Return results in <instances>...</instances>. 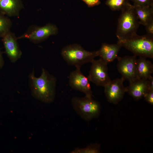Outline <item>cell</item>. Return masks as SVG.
I'll use <instances>...</instances> for the list:
<instances>
[{"instance_id":"obj_1","label":"cell","mask_w":153,"mask_h":153,"mask_svg":"<svg viewBox=\"0 0 153 153\" xmlns=\"http://www.w3.org/2000/svg\"><path fill=\"white\" fill-rule=\"evenodd\" d=\"M29 77L31 94L35 98L47 103L54 101L56 84V79L54 76L43 68L39 77H36L33 71Z\"/></svg>"},{"instance_id":"obj_2","label":"cell","mask_w":153,"mask_h":153,"mask_svg":"<svg viewBox=\"0 0 153 153\" xmlns=\"http://www.w3.org/2000/svg\"><path fill=\"white\" fill-rule=\"evenodd\" d=\"M121 11L116 32L118 39H128L137 35L140 24L133 5L129 3Z\"/></svg>"},{"instance_id":"obj_3","label":"cell","mask_w":153,"mask_h":153,"mask_svg":"<svg viewBox=\"0 0 153 153\" xmlns=\"http://www.w3.org/2000/svg\"><path fill=\"white\" fill-rule=\"evenodd\" d=\"M134 55L153 58V37L147 34L137 35L128 39H118L117 43Z\"/></svg>"},{"instance_id":"obj_4","label":"cell","mask_w":153,"mask_h":153,"mask_svg":"<svg viewBox=\"0 0 153 153\" xmlns=\"http://www.w3.org/2000/svg\"><path fill=\"white\" fill-rule=\"evenodd\" d=\"M61 55L68 64L80 68L85 63L91 62L95 57L98 56L97 51H86L77 44L69 45L63 48Z\"/></svg>"},{"instance_id":"obj_5","label":"cell","mask_w":153,"mask_h":153,"mask_svg":"<svg viewBox=\"0 0 153 153\" xmlns=\"http://www.w3.org/2000/svg\"><path fill=\"white\" fill-rule=\"evenodd\" d=\"M71 103L75 110L86 121H89L100 114V105L92 97L86 96L83 97H74L72 98Z\"/></svg>"},{"instance_id":"obj_6","label":"cell","mask_w":153,"mask_h":153,"mask_svg":"<svg viewBox=\"0 0 153 153\" xmlns=\"http://www.w3.org/2000/svg\"><path fill=\"white\" fill-rule=\"evenodd\" d=\"M58 31L57 27L51 24L42 26L33 25L30 26L24 34L17 37L18 39H26L33 42L38 43L51 35H56Z\"/></svg>"},{"instance_id":"obj_7","label":"cell","mask_w":153,"mask_h":153,"mask_svg":"<svg viewBox=\"0 0 153 153\" xmlns=\"http://www.w3.org/2000/svg\"><path fill=\"white\" fill-rule=\"evenodd\" d=\"M91 63L88 76L89 80L97 86L104 87L111 81L108 73V63L100 58L94 59Z\"/></svg>"},{"instance_id":"obj_8","label":"cell","mask_w":153,"mask_h":153,"mask_svg":"<svg viewBox=\"0 0 153 153\" xmlns=\"http://www.w3.org/2000/svg\"><path fill=\"white\" fill-rule=\"evenodd\" d=\"M136 56H126L122 57L118 56L117 67L118 72L125 80L129 83L139 78L136 70Z\"/></svg>"},{"instance_id":"obj_9","label":"cell","mask_w":153,"mask_h":153,"mask_svg":"<svg viewBox=\"0 0 153 153\" xmlns=\"http://www.w3.org/2000/svg\"><path fill=\"white\" fill-rule=\"evenodd\" d=\"M88 77L85 76L81 72L80 68H76L69 75V82L70 86L73 89L84 93L85 96L92 97V92Z\"/></svg>"},{"instance_id":"obj_10","label":"cell","mask_w":153,"mask_h":153,"mask_svg":"<svg viewBox=\"0 0 153 153\" xmlns=\"http://www.w3.org/2000/svg\"><path fill=\"white\" fill-rule=\"evenodd\" d=\"M125 80L122 77L120 78L111 80L104 87L105 94L109 102L116 104L122 99L126 92L123 84Z\"/></svg>"},{"instance_id":"obj_11","label":"cell","mask_w":153,"mask_h":153,"mask_svg":"<svg viewBox=\"0 0 153 153\" xmlns=\"http://www.w3.org/2000/svg\"><path fill=\"white\" fill-rule=\"evenodd\" d=\"M2 38L6 54L11 62L16 61L22 55L17 37L10 31Z\"/></svg>"},{"instance_id":"obj_12","label":"cell","mask_w":153,"mask_h":153,"mask_svg":"<svg viewBox=\"0 0 153 153\" xmlns=\"http://www.w3.org/2000/svg\"><path fill=\"white\" fill-rule=\"evenodd\" d=\"M129 83L125 87L126 92L136 100L141 99L149 90L148 79H139Z\"/></svg>"},{"instance_id":"obj_13","label":"cell","mask_w":153,"mask_h":153,"mask_svg":"<svg viewBox=\"0 0 153 153\" xmlns=\"http://www.w3.org/2000/svg\"><path fill=\"white\" fill-rule=\"evenodd\" d=\"M23 7L21 0H0V12L7 16H18Z\"/></svg>"},{"instance_id":"obj_14","label":"cell","mask_w":153,"mask_h":153,"mask_svg":"<svg viewBox=\"0 0 153 153\" xmlns=\"http://www.w3.org/2000/svg\"><path fill=\"white\" fill-rule=\"evenodd\" d=\"M121 47L117 43L116 44L103 43L100 49L97 51L98 56L108 63L118 58V53Z\"/></svg>"},{"instance_id":"obj_15","label":"cell","mask_w":153,"mask_h":153,"mask_svg":"<svg viewBox=\"0 0 153 153\" xmlns=\"http://www.w3.org/2000/svg\"><path fill=\"white\" fill-rule=\"evenodd\" d=\"M136 70L139 79H148L153 72V65L145 57H140L136 60Z\"/></svg>"},{"instance_id":"obj_16","label":"cell","mask_w":153,"mask_h":153,"mask_svg":"<svg viewBox=\"0 0 153 153\" xmlns=\"http://www.w3.org/2000/svg\"><path fill=\"white\" fill-rule=\"evenodd\" d=\"M133 5L139 24L145 26L153 20V6L142 7Z\"/></svg>"},{"instance_id":"obj_17","label":"cell","mask_w":153,"mask_h":153,"mask_svg":"<svg viewBox=\"0 0 153 153\" xmlns=\"http://www.w3.org/2000/svg\"><path fill=\"white\" fill-rule=\"evenodd\" d=\"M12 24L10 20L0 12V38H2L10 31Z\"/></svg>"},{"instance_id":"obj_18","label":"cell","mask_w":153,"mask_h":153,"mask_svg":"<svg viewBox=\"0 0 153 153\" xmlns=\"http://www.w3.org/2000/svg\"><path fill=\"white\" fill-rule=\"evenodd\" d=\"M129 0H107L105 4L112 10H122L129 3Z\"/></svg>"},{"instance_id":"obj_19","label":"cell","mask_w":153,"mask_h":153,"mask_svg":"<svg viewBox=\"0 0 153 153\" xmlns=\"http://www.w3.org/2000/svg\"><path fill=\"white\" fill-rule=\"evenodd\" d=\"M100 145L97 143H92L86 147L76 148L70 152L71 153H99L100 152Z\"/></svg>"},{"instance_id":"obj_20","label":"cell","mask_w":153,"mask_h":153,"mask_svg":"<svg viewBox=\"0 0 153 153\" xmlns=\"http://www.w3.org/2000/svg\"><path fill=\"white\" fill-rule=\"evenodd\" d=\"M132 1L133 5L140 6H153V0H129Z\"/></svg>"},{"instance_id":"obj_21","label":"cell","mask_w":153,"mask_h":153,"mask_svg":"<svg viewBox=\"0 0 153 153\" xmlns=\"http://www.w3.org/2000/svg\"><path fill=\"white\" fill-rule=\"evenodd\" d=\"M144 99L149 103L153 104V90H149L143 96Z\"/></svg>"},{"instance_id":"obj_22","label":"cell","mask_w":153,"mask_h":153,"mask_svg":"<svg viewBox=\"0 0 153 153\" xmlns=\"http://www.w3.org/2000/svg\"><path fill=\"white\" fill-rule=\"evenodd\" d=\"M145 26L147 34L153 37V20L149 22Z\"/></svg>"},{"instance_id":"obj_23","label":"cell","mask_w":153,"mask_h":153,"mask_svg":"<svg viewBox=\"0 0 153 153\" xmlns=\"http://www.w3.org/2000/svg\"><path fill=\"white\" fill-rule=\"evenodd\" d=\"M89 7H92L100 3L99 0H82Z\"/></svg>"},{"instance_id":"obj_24","label":"cell","mask_w":153,"mask_h":153,"mask_svg":"<svg viewBox=\"0 0 153 153\" xmlns=\"http://www.w3.org/2000/svg\"><path fill=\"white\" fill-rule=\"evenodd\" d=\"M148 80L149 89L150 90H153V78L151 76Z\"/></svg>"},{"instance_id":"obj_25","label":"cell","mask_w":153,"mask_h":153,"mask_svg":"<svg viewBox=\"0 0 153 153\" xmlns=\"http://www.w3.org/2000/svg\"><path fill=\"white\" fill-rule=\"evenodd\" d=\"M4 61L3 57L2 54L0 49V69L3 66Z\"/></svg>"}]
</instances>
